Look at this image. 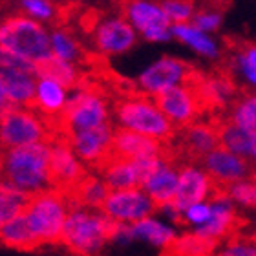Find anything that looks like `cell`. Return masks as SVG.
Instances as JSON below:
<instances>
[{"label":"cell","mask_w":256,"mask_h":256,"mask_svg":"<svg viewBox=\"0 0 256 256\" xmlns=\"http://www.w3.org/2000/svg\"><path fill=\"white\" fill-rule=\"evenodd\" d=\"M50 152V143H35L0 152V183L26 194L52 188Z\"/></svg>","instance_id":"cell-1"},{"label":"cell","mask_w":256,"mask_h":256,"mask_svg":"<svg viewBox=\"0 0 256 256\" xmlns=\"http://www.w3.org/2000/svg\"><path fill=\"white\" fill-rule=\"evenodd\" d=\"M121 227L123 224L101 210L74 208L66 218L60 244L77 256H96L106 244L118 240Z\"/></svg>","instance_id":"cell-2"},{"label":"cell","mask_w":256,"mask_h":256,"mask_svg":"<svg viewBox=\"0 0 256 256\" xmlns=\"http://www.w3.org/2000/svg\"><path fill=\"white\" fill-rule=\"evenodd\" d=\"M110 123V108L101 92L79 86L72 90L62 114L54 121H46L50 132L55 138L70 139L79 132Z\"/></svg>","instance_id":"cell-3"},{"label":"cell","mask_w":256,"mask_h":256,"mask_svg":"<svg viewBox=\"0 0 256 256\" xmlns=\"http://www.w3.org/2000/svg\"><path fill=\"white\" fill-rule=\"evenodd\" d=\"M114 118L119 128L143 134L165 144L172 143L178 134L176 126L166 119L154 99L144 94H134L119 99L114 104Z\"/></svg>","instance_id":"cell-4"},{"label":"cell","mask_w":256,"mask_h":256,"mask_svg":"<svg viewBox=\"0 0 256 256\" xmlns=\"http://www.w3.org/2000/svg\"><path fill=\"white\" fill-rule=\"evenodd\" d=\"M0 48L35 64L54 55L46 26L26 15H11L0 20Z\"/></svg>","instance_id":"cell-5"},{"label":"cell","mask_w":256,"mask_h":256,"mask_svg":"<svg viewBox=\"0 0 256 256\" xmlns=\"http://www.w3.org/2000/svg\"><path fill=\"white\" fill-rule=\"evenodd\" d=\"M24 214L42 246H57L70 214L68 198L57 188H46L33 194Z\"/></svg>","instance_id":"cell-6"},{"label":"cell","mask_w":256,"mask_h":256,"mask_svg":"<svg viewBox=\"0 0 256 256\" xmlns=\"http://www.w3.org/2000/svg\"><path fill=\"white\" fill-rule=\"evenodd\" d=\"M52 139L54 136L42 116L32 108L15 106L0 118V152L35 143H50Z\"/></svg>","instance_id":"cell-7"},{"label":"cell","mask_w":256,"mask_h":256,"mask_svg":"<svg viewBox=\"0 0 256 256\" xmlns=\"http://www.w3.org/2000/svg\"><path fill=\"white\" fill-rule=\"evenodd\" d=\"M123 16L146 42H168L172 24L160 0H123Z\"/></svg>","instance_id":"cell-8"},{"label":"cell","mask_w":256,"mask_h":256,"mask_svg":"<svg viewBox=\"0 0 256 256\" xmlns=\"http://www.w3.org/2000/svg\"><path fill=\"white\" fill-rule=\"evenodd\" d=\"M192 80H194V72L185 60L176 57H161L139 74L138 88L144 96L156 97L170 88L187 84Z\"/></svg>","instance_id":"cell-9"},{"label":"cell","mask_w":256,"mask_h":256,"mask_svg":"<svg viewBox=\"0 0 256 256\" xmlns=\"http://www.w3.org/2000/svg\"><path fill=\"white\" fill-rule=\"evenodd\" d=\"M50 185L62 194H70L88 176V166L75 156L68 139L55 138L50 141Z\"/></svg>","instance_id":"cell-10"},{"label":"cell","mask_w":256,"mask_h":256,"mask_svg":"<svg viewBox=\"0 0 256 256\" xmlns=\"http://www.w3.org/2000/svg\"><path fill=\"white\" fill-rule=\"evenodd\" d=\"M152 99L160 106L161 112L166 116V119L176 126V130H182V128H187L188 124L196 123L200 114L205 112V106H203L194 80L170 88Z\"/></svg>","instance_id":"cell-11"},{"label":"cell","mask_w":256,"mask_h":256,"mask_svg":"<svg viewBox=\"0 0 256 256\" xmlns=\"http://www.w3.org/2000/svg\"><path fill=\"white\" fill-rule=\"evenodd\" d=\"M158 210V205L143 188H128V190H112L102 205L101 212L119 224L132 225L141 220L152 218Z\"/></svg>","instance_id":"cell-12"},{"label":"cell","mask_w":256,"mask_h":256,"mask_svg":"<svg viewBox=\"0 0 256 256\" xmlns=\"http://www.w3.org/2000/svg\"><path fill=\"white\" fill-rule=\"evenodd\" d=\"M114 130V124L106 123L102 126L75 134L68 139L75 156L88 166V170L97 172L112 158Z\"/></svg>","instance_id":"cell-13"},{"label":"cell","mask_w":256,"mask_h":256,"mask_svg":"<svg viewBox=\"0 0 256 256\" xmlns=\"http://www.w3.org/2000/svg\"><path fill=\"white\" fill-rule=\"evenodd\" d=\"M210 207H212V212L208 222L196 229V232H200L202 236L224 246L236 236L244 234L246 229H249V220L236 210L234 203L230 200L212 202Z\"/></svg>","instance_id":"cell-14"},{"label":"cell","mask_w":256,"mask_h":256,"mask_svg":"<svg viewBox=\"0 0 256 256\" xmlns=\"http://www.w3.org/2000/svg\"><path fill=\"white\" fill-rule=\"evenodd\" d=\"M200 166L207 172L216 185H222V187H229L244 180H251V174L254 170V165L251 161L232 154L224 146L212 150L200 163Z\"/></svg>","instance_id":"cell-15"},{"label":"cell","mask_w":256,"mask_h":256,"mask_svg":"<svg viewBox=\"0 0 256 256\" xmlns=\"http://www.w3.org/2000/svg\"><path fill=\"white\" fill-rule=\"evenodd\" d=\"M139 33L123 15L108 16L96 26L94 32V44L99 54L102 55H123L136 46Z\"/></svg>","instance_id":"cell-16"},{"label":"cell","mask_w":256,"mask_h":256,"mask_svg":"<svg viewBox=\"0 0 256 256\" xmlns=\"http://www.w3.org/2000/svg\"><path fill=\"white\" fill-rule=\"evenodd\" d=\"M214 182L200 165H185L180 168V182L174 198V207L185 212L188 207L210 200Z\"/></svg>","instance_id":"cell-17"},{"label":"cell","mask_w":256,"mask_h":256,"mask_svg":"<svg viewBox=\"0 0 256 256\" xmlns=\"http://www.w3.org/2000/svg\"><path fill=\"white\" fill-rule=\"evenodd\" d=\"M166 144L158 139L146 138L143 134L116 126L112 141V156L119 160H144V158H163Z\"/></svg>","instance_id":"cell-18"},{"label":"cell","mask_w":256,"mask_h":256,"mask_svg":"<svg viewBox=\"0 0 256 256\" xmlns=\"http://www.w3.org/2000/svg\"><path fill=\"white\" fill-rule=\"evenodd\" d=\"M102 178L110 190H128V188H143V174L138 161L110 158L104 165L96 172Z\"/></svg>","instance_id":"cell-19"},{"label":"cell","mask_w":256,"mask_h":256,"mask_svg":"<svg viewBox=\"0 0 256 256\" xmlns=\"http://www.w3.org/2000/svg\"><path fill=\"white\" fill-rule=\"evenodd\" d=\"M178 182H180V166L163 160V163L158 166V170L146 180L143 190L152 198V202L158 205V210H160V208L174 203Z\"/></svg>","instance_id":"cell-20"},{"label":"cell","mask_w":256,"mask_h":256,"mask_svg":"<svg viewBox=\"0 0 256 256\" xmlns=\"http://www.w3.org/2000/svg\"><path fill=\"white\" fill-rule=\"evenodd\" d=\"M66 102H68V90L62 84L52 79L38 77L32 110H35L38 116H42L44 121H54L62 114Z\"/></svg>","instance_id":"cell-21"},{"label":"cell","mask_w":256,"mask_h":256,"mask_svg":"<svg viewBox=\"0 0 256 256\" xmlns=\"http://www.w3.org/2000/svg\"><path fill=\"white\" fill-rule=\"evenodd\" d=\"M110 188L102 178H99L94 172H88V176L82 180V182L70 192V194H64L68 198L70 203V210L74 208H92V210H101L106 198L110 196Z\"/></svg>","instance_id":"cell-22"},{"label":"cell","mask_w":256,"mask_h":256,"mask_svg":"<svg viewBox=\"0 0 256 256\" xmlns=\"http://www.w3.org/2000/svg\"><path fill=\"white\" fill-rule=\"evenodd\" d=\"M0 246L20 252H32L44 247L42 242L38 240V236L33 232L26 214L16 216L15 220H11L10 224H6L0 229Z\"/></svg>","instance_id":"cell-23"},{"label":"cell","mask_w":256,"mask_h":256,"mask_svg":"<svg viewBox=\"0 0 256 256\" xmlns=\"http://www.w3.org/2000/svg\"><path fill=\"white\" fill-rule=\"evenodd\" d=\"M172 37L180 40L182 44H185L187 48H190L194 54H198L203 59L214 60L222 55V48L220 42L212 35L198 30L192 22L188 24H174L172 26Z\"/></svg>","instance_id":"cell-24"},{"label":"cell","mask_w":256,"mask_h":256,"mask_svg":"<svg viewBox=\"0 0 256 256\" xmlns=\"http://www.w3.org/2000/svg\"><path fill=\"white\" fill-rule=\"evenodd\" d=\"M216 123H218L220 132V146H224L232 154L242 156V158L251 161L252 150H254L256 144V134L238 126L229 119H218Z\"/></svg>","instance_id":"cell-25"},{"label":"cell","mask_w":256,"mask_h":256,"mask_svg":"<svg viewBox=\"0 0 256 256\" xmlns=\"http://www.w3.org/2000/svg\"><path fill=\"white\" fill-rule=\"evenodd\" d=\"M0 75L4 77L8 97L15 106L32 108L37 92V75L18 72V70H0Z\"/></svg>","instance_id":"cell-26"},{"label":"cell","mask_w":256,"mask_h":256,"mask_svg":"<svg viewBox=\"0 0 256 256\" xmlns=\"http://www.w3.org/2000/svg\"><path fill=\"white\" fill-rule=\"evenodd\" d=\"M220 247H222L220 244L192 230L178 236L174 244L166 247L165 251H161L160 256H216Z\"/></svg>","instance_id":"cell-27"},{"label":"cell","mask_w":256,"mask_h":256,"mask_svg":"<svg viewBox=\"0 0 256 256\" xmlns=\"http://www.w3.org/2000/svg\"><path fill=\"white\" fill-rule=\"evenodd\" d=\"M130 227V236L132 240H144L152 244V246L160 247L161 251H165L166 247H170L174 244V240L178 238L176 230L168 227V225H163L161 222L154 218H146L141 220L138 224L128 225Z\"/></svg>","instance_id":"cell-28"},{"label":"cell","mask_w":256,"mask_h":256,"mask_svg":"<svg viewBox=\"0 0 256 256\" xmlns=\"http://www.w3.org/2000/svg\"><path fill=\"white\" fill-rule=\"evenodd\" d=\"M37 77L55 80V82L62 84L66 90H75L80 86L79 68L75 64L55 57V55L37 64Z\"/></svg>","instance_id":"cell-29"},{"label":"cell","mask_w":256,"mask_h":256,"mask_svg":"<svg viewBox=\"0 0 256 256\" xmlns=\"http://www.w3.org/2000/svg\"><path fill=\"white\" fill-rule=\"evenodd\" d=\"M32 198L33 194L18 192L4 185V183H0V229L6 224H10L11 220H15L16 216L26 212Z\"/></svg>","instance_id":"cell-30"},{"label":"cell","mask_w":256,"mask_h":256,"mask_svg":"<svg viewBox=\"0 0 256 256\" xmlns=\"http://www.w3.org/2000/svg\"><path fill=\"white\" fill-rule=\"evenodd\" d=\"M227 119L238 126L256 134V92H249L246 96L238 97L230 104Z\"/></svg>","instance_id":"cell-31"},{"label":"cell","mask_w":256,"mask_h":256,"mask_svg":"<svg viewBox=\"0 0 256 256\" xmlns=\"http://www.w3.org/2000/svg\"><path fill=\"white\" fill-rule=\"evenodd\" d=\"M52 38V54L66 62H79L80 59V46L74 38V35L62 28H55L50 32Z\"/></svg>","instance_id":"cell-32"},{"label":"cell","mask_w":256,"mask_h":256,"mask_svg":"<svg viewBox=\"0 0 256 256\" xmlns=\"http://www.w3.org/2000/svg\"><path fill=\"white\" fill-rule=\"evenodd\" d=\"M234 70L252 92H256V44H242L234 55Z\"/></svg>","instance_id":"cell-33"},{"label":"cell","mask_w":256,"mask_h":256,"mask_svg":"<svg viewBox=\"0 0 256 256\" xmlns=\"http://www.w3.org/2000/svg\"><path fill=\"white\" fill-rule=\"evenodd\" d=\"M170 24H188L198 11L196 0H160Z\"/></svg>","instance_id":"cell-34"},{"label":"cell","mask_w":256,"mask_h":256,"mask_svg":"<svg viewBox=\"0 0 256 256\" xmlns=\"http://www.w3.org/2000/svg\"><path fill=\"white\" fill-rule=\"evenodd\" d=\"M18 6L24 15L40 24L55 20L57 16V8L52 0H18Z\"/></svg>","instance_id":"cell-35"},{"label":"cell","mask_w":256,"mask_h":256,"mask_svg":"<svg viewBox=\"0 0 256 256\" xmlns=\"http://www.w3.org/2000/svg\"><path fill=\"white\" fill-rule=\"evenodd\" d=\"M192 24L202 30V32L212 35L222 28L224 24V15H222V10L216 8V6H207V8H198L196 15L192 18Z\"/></svg>","instance_id":"cell-36"},{"label":"cell","mask_w":256,"mask_h":256,"mask_svg":"<svg viewBox=\"0 0 256 256\" xmlns=\"http://www.w3.org/2000/svg\"><path fill=\"white\" fill-rule=\"evenodd\" d=\"M227 194H229L230 202L240 205L244 208H256V183L251 180H244L234 185L227 187Z\"/></svg>","instance_id":"cell-37"},{"label":"cell","mask_w":256,"mask_h":256,"mask_svg":"<svg viewBox=\"0 0 256 256\" xmlns=\"http://www.w3.org/2000/svg\"><path fill=\"white\" fill-rule=\"evenodd\" d=\"M216 256H256V244L240 234L224 244Z\"/></svg>","instance_id":"cell-38"},{"label":"cell","mask_w":256,"mask_h":256,"mask_svg":"<svg viewBox=\"0 0 256 256\" xmlns=\"http://www.w3.org/2000/svg\"><path fill=\"white\" fill-rule=\"evenodd\" d=\"M0 70H18V72L37 75V64L28 59H22L15 54H10L2 48H0Z\"/></svg>","instance_id":"cell-39"},{"label":"cell","mask_w":256,"mask_h":256,"mask_svg":"<svg viewBox=\"0 0 256 256\" xmlns=\"http://www.w3.org/2000/svg\"><path fill=\"white\" fill-rule=\"evenodd\" d=\"M210 212H212V207L208 202L196 203L188 207L185 212H183V218H185V224L187 225H196V227H202L208 222L210 218Z\"/></svg>","instance_id":"cell-40"},{"label":"cell","mask_w":256,"mask_h":256,"mask_svg":"<svg viewBox=\"0 0 256 256\" xmlns=\"http://www.w3.org/2000/svg\"><path fill=\"white\" fill-rule=\"evenodd\" d=\"M11 108H15V104L10 101V97H8V88H6V82H4V77L0 75V118H2L6 112H10Z\"/></svg>","instance_id":"cell-41"},{"label":"cell","mask_w":256,"mask_h":256,"mask_svg":"<svg viewBox=\"0 0 256 256\" xmlns=\"http://www.w3.org/2000/svg\"><path fill=\"white\" fill-rule=\"evenodd\" d=\"M207 2L210 6H216V8H220V10H222L225 4H229V0H207Z\"/></svg>","instance_id":"cell-42"},{"label":"cell","mask_w":256,"mask_h":256,"mask_svg":"<svg viewBox=\"0 0 256 256\" xmlns=\"http://www.w3.org/2000/svg\"><path fill=\"white\" fill-rule=\"evenodd\" d=\"M244 238H247V240H251V242H254L256 244V229H252V230H249V232H244Z\"/></svg>","instance_id":"cell-43"},{"label":"cell","mask_w":256,"mask_h":256,"mask_svg":"<svg viewBox=\"0 0 256 256\" xmlns=\"http://www.w3.org/2000/svg\"><path fill=\"white\" fill-rule=\"evenodd\" d=\"M251 161H252V165H256V144H254V150H252V158H251Z\"/></svg>","instance_id":"cell-44"},{"label":"cell","mask_w":256,"mask_h":256,"mask_svg":"<svg viewBox=\"0 0 256 256\" xmlns=\"http://www.w3.org/2000/svg\"><path fill=\"white\" fill-rule=\"evenodd\" d=\"M66 2H68V4H80L82 0H66Z\"/></svg>","instance_id":"cell-45"},{"label":"cell","mask_w":256,"mask_h":256,"mask_svg":"<svg viewBox=\"0 0 256 256\" xmlns=\"http://www.w3.org/2000/svg\"><path fill=\"white\" fill-rule=\"evenodd\" d=\"M251 182L256 183V166H254V170H252V174H251Z\"/></svg>","instance_id":"cell-46"}]
</instances>
